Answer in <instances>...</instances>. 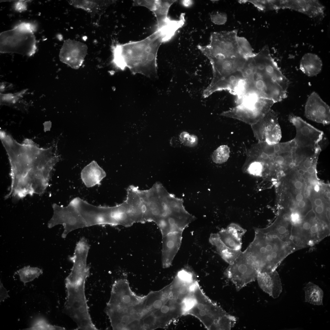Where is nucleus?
Listing matches in <instances>:
<instances>
[{
    "mask_svg": "<svg viewBox=\"0 0 330 330\" xmlns=\"http://www.w3.org/2000/svg\"><path fill=\"white\" fill-rule=\"evenodd\" d=\"M0 134L11 167V185L5 198L20 199L43 194L48 186L51 172L60 160L57 146L41 148L28 139L20 144L4 131L1 130Z\"/></svg>",
    "mask_w": 330,
    "mask_h": 330,
    "instance_id": "obj_1",
    "label": "nucleus"
},
{
    "mask_svg": "<svg viewBox=\"0 0 330 330\" xmlns=\"http://www.w3.org/2000/svg\"><path fill=\"white\" fill-rule=\"evenodd\" d=\"M242 72V98L253 96L275 103L287 97L289 81L272 57L267 45L247 58Z\"/></svg>",
    "mask_w": 330,
    "mask_h": 330,
    "instance_id": "obj_2",
    "label": "nucleus"
},
{
    "mask_svg": "<svg viewBox=\"0 0 330 330\" xmlns=\"http://www.w3.org/2000/svg\"><path fill=\"white\" fill-rule=\"evenodd\" d=\"M174 32L164 27L157 28L149 36L141 40L112 46V62L118 69L128 68L134 74H139L150 78L157 76V56L161 44L170 40Z\"/></svg>",
    "mask_w": 330,
    "mask_h": 330,
    "instance_id": "obj_3",
    "label": "nucleus"
},
{
    "mask_svg": "<svg viewBox=\"0 0 330 330\" xmlns=\"http://www.w3.org/2000/svg\"><path fill=\"white\" fill-rule=\"evenodd\" d=\"M253 241L246 249L251 255L258 272L275 270L289 255L298 250L293 244L256 230Z\"/></svg>",
    "mask_w": 330,
    "mask_h": 330,
    "instance_id": "obj_4",
    "label": "nucleus"
},
{
    "mask_svg": "<svg viewBox=\"0 0 330 330\" xmlns=\"http://www.w3.org/2000/svg\"><path fill=\"white\" fill-rule=\"evenodd\" d=\"M160 218L157 223L162 234L183 232L196 218L185 209L183 201L169 193L160 183L159 188Z\"/></svg>",
    "mask_w": 330,
    "mask_h": 330,
    "instance_id": "obj_5",
    "label": "nucleus"
},
{
    "mask_svg": "<svg viewBox=\"0 0 330 330\" xmlns=\"http://www.w3.org/2000/svg\"><path fill=\"white\" fill-rule=\"evenodd\" d=\"M36 29V26L33 24L23 22L11 30L1 33L0 53L33 55L37 49L34 34Z\"/></svg>",
    "mask_w": 330,
    "mask_h": 330,
    "instance_id": "obj_6",
    "label": "nucleus"
},
{
    "mask_svg": "<svg viewBox=\"0 0 330 330\" xmlns=\"http://www.w3.org/2000/svg\"><path fill=\"white\" fill-rule=\"evenodd\" d=\"M171 285L158 291H151L141 302L138 313L140 324L146 330L159 328L164 321L161 308L173 297Z\"/></svg>",
    "mask_w": 330,
    "mask_h": 330,
    "instance_id": "obj_7",
    "label": "nucleus"
},
{
    "mask_svg": "<svg viewBox=\"0 0 330 330\" xmlns=\"http://www.w3.org/2000/svg\"><path fill=\"white\" fill-rule=\"evenodd\" d=\"M237 30L212 33L209 43L206 46L198 45V49L207 57L217 56L230 57L242 56L238 43Z\"/></svg>",
    "mask_w": 330,
    "mask_h": 330,
    "instance_id": "obj_8",
    "label": "nucleus"
},
{
    "mask_svg": "<svg viewBox=\"0 0 330 330\" xmlns=\"http://www.w3.org/2000/svg\"><path fill=\"white\" fill-rule=\"evenodd\" d=\"M258 271L251 255L245 250L227 268L225 275L240 290L248 283L257 279Z\"/></svg>",
    "mask_w": 330,
    "mask_h": 330,
    "instance_id": "obj_9",
    "label": "nucleus"
},
{
    "mask_svg": "<svg viewBox=\"0 0 330 330\" xmlns=\"http://www.w3.org/2000/svg\"><path fill=\"white\" fill-rule=\"evenodd\" d=\"M144 297L138 295L132 291L127 279L117 280L112 285L105 312L107 315L134 306L140 302Z\"/></svg>",
    "mask_w": 330,
    "mask_h": 330,
    "instance_id": "obj_10",
    "label": "nucleus"
},
{
    "mask_svg": "<svg viewBox=\"0 0 330 330\" xmlns=\"http://www.w3.org/2000/svg\"><path fill=\"white\" fill-rule=\"evenodd\" d=\"M234 109L223 113L246 120L262 119L275 103L273 101L253 96H245L237 101Z\"/></svg>",
    "mask_w": 330,
    "mask_h": 330,
    "instance_id": "obj_11",
    "label": "nucleus"
},
{
    "mask_svg": "<svg viewBox=\"0 0 330 330\" xmlns=\"http://www.w3.org/2000/svg\"><path fill=\"white\" fill-rule=\"evenodd\" d=\"M288 120L295 128L296 134L293 139L296 146L315 148L320 145L324 135L323 131L293 114L290 115Z\"/></svg>",
    "mask_w": 330,
    "mask_h": 330,
    "instance_id": "obj_12",
    "label": "nucleus"
},
{
    "mask_svg": "<svg viewBox=\"0 0 330 330\" xmlns=\"http://www.w3.org/2000/svg\"><path fill=\"white\" fill-rule=\"evenodd\" d=\"M276 10L288 9L303 14L315 20L321 21L325 16V7L316 0H276Z\"/></svg>",
    "mask_w": 330,
    "mask_h": 330,
    "instance_id": "obj_13",
    "label": "nucleus"
},
{
    "mask_svg": "<svg viewBox=\"0 0 330 330\" xmlns=\"http://www.w3.org/2000/svg\"><path fill=\"white\" fill-rule=\"evenodd\" d=\"M87 47L84 43L68 39L64 41L59 53L61 61L74 68H79L87 54Z\"/></svg>",
    "mask_w": 330,
    "mask_h": 330,
    "instance_id": "obj_14",
    "label": "nucleus"
},
{
    "mask_svg": "<svg viewBox=\"0 0 330 330\" xmlns=\"http://www.w3.org/2000/svg\"><path fill=\"white\" fill-rule=\"evenodd\" d=\"M304 113L306 118L314 122L323 125L330 123V107L315 92L311 93L307 99Z\"/></svg>",
    "mask_w": 330,
    "mask_h": 330,
    "instance_id": "obj_15",
    "label": "nucleus"
},
{
    "mask_svg": "<svg viewBox=\"0 0 330 330\" xmlns=\"http://www.w3.org/2000/svg\"><path fill=\"white\" fill-rule=\"evenodd\" d=\"M260 120L262 138L270 145L279 143L281 138V131L278 123V113L270 109Z\"/></svg>",
    "mask_w": 330,
    "mask_h": 330,
    "instance_id": "obj_16",
    "label": "nucleus"
},
{
    "mask_svg": "<svg viewBox=\"0 0 330 330\" xmlns=\"http://www.w3.org/2000/svg\"><path fill=\"white\" fill-rule=\"evenodd\" d=\"M182 232H174L162 236V260L163 267L171 264L181 245Z\"/></svg>",
    "mask_w": 330,
    "mask_h": 330,
    "instance_id": "obj_17",
    "label": "nucleus"
},
{
    "mask_svg": "<svg viewBox=\"0 0 330 330\" xmlns=\"http://www.w3.org/2000/svg\"><path fill=\"white\" fill-rule=\"evenodd\" d=\"M256 279L260 288L273 298H278L282 292L281 282L276 270L269 273L258 272Z\"/></svg>",
    "mask_w": 330,
    "mask_h": 330,
    "instance_id": "obj_18",
    "label": "nucleus"
},
{
    "mask_svg": "<svg viewBox=\"0 0 330 330\" xmlns=\"http://www.w3.org/2000/svg\"><path fill=\"white\" fill-rule=\"evenodd\" d=\"M106 176V173L95 160L85 167L81 173V178L85 186L88 188L99 185Z\"/></svg>",
    "mask_w": 330,
    "mask_h": 330,
    "instance_id": "obj_19",
    "label": "nucleus"
},
{
    "mask_svg": "<svg viewBox=\"0 0 330 330\" xmlns=\"http://www.w3.org/2000/svg\"><path fill=\"white\" fill-rule=\"evenodd\" d=\"M322 65V61L317 55L308 53L302 57L300 62L299 68L305 75L312 77L321 72Z\"/></svg>",
    "mask_w": 330,
    "mask_h": 330,
    "instance_id": "obj_20",
    "label": "nucleus"
},
{
    "mask_svg": "<svg viewBox=\"0 0 330 330\" xmlns=\"http://www.w3.org/2000/svg\"><path fill=\"white\" fill-rule=\"evenodd\" d=\"M292 224H283L276 221L267 227L264 228H255L254 229L276 236L285 242L294 244L292 240Z\"/></svg>",
    "mask_w": 330,
    "mask_h": 330,
    "instance_id": "obj_21",
    "label": "nucleus"
},
{
    "mask_svg": "<svg viewBox=\"0 0 330 330\" xmlns=\"http://www.w3.org/2000/svg\"><path fill=\"white\" fill-rule=\"evenodd\" d=\"M209 240L222 258L229 264L233 262L241 252V250H233L227 247L221 240L218 233L211 234Z\"/></svg>",
    "mask_w": 330,
    "mask_h": 330,
    "instance_id": "obj_22",
    "label": "nucleus"
},
{
    "mask_svg": "<svg viewBox=\"0 0 330 330\" xmlns=\"http://www.w3.org/2000/svg\"><path fill=\"white\" fill-rule=\"evenodd\" d=\"M176 0H156V3L152 12L157 20V28L162 27L170 22L172 19L169 18L168 14L170 6Z\"/></svg>",
    "mask_w": 330,
    "mask_h": 330,
    "instance_id": "obj_23",
    "label": "nucleus"
},
{
    "mask_svg": "<svg viewBox=\"0 0 330 330\" xmlns=\"http://www.w3.org/2000/svg\"><path fill=\"white\" fill-rule=\"evenodd\" d=\"M304 290L306 302L315 305H323L324 292L318 286L309 282L305 286Z\"/></svg>",
    "mask_w": 330,
    "mask_h": 330,
    "instance_id": "obj_24",
    "label": "nucleus"
},
{
    "mask_svg": "<svg viewBox=\"0 0 330 330\" xmlns=\"http://www.w3.org/2000/svg\"><path fill=\"white\" fill-rule=\"evenodd\" d=\"M43 273L42 269L36 267L28 266L17 270L16 273L20 276L21 281L25 285L26 283L33 280L38 278Z\"/></svg>",
    "mask_w": 330,
    "mask_h": 330,
    "instance_id": "obj_25",
    "label": "nucleus"
},
{
    "mask_svg": "<svg viewBox=\"0 0 330 330\" xmlns=\"http://www.w3.org/2000/svg\"><path fill=\"white\" fill-rule=\"evenodd\" d=\"M218 234L222 242L233 250H241V241L238 239L226 229H222Z\"/></svg>",
    "mask_w": 330,
    "mask_h": 330,
    "instance_id": "obj_26",
    "label": "nucleus"
},
{
    "mask_svg": "<svg viewBox=\"0 0 330 330\" xmlns=\"http://www.w3.org/2000/svg\"><path fill=\"white\" fill-rule=\"evenodd\" d=\"M230 153L229 148L226 145L219 147L213 152L212 158L213 161L216 163H222L227 161Z\"/></svg>",
    "mask_w": 330,
    "mask_h": 330,
    "instance_id": "obj_27",
    "label": "nucleus"
},
{
    "mask_svg": "<svg viewBox=\"0 0 330 330\" xmlns=\"http://www.w3.org/2000/svg\"><path fill=\"white\" fill-rule=\"evenodd\" d=\"M25 330H64L62 327L52 325L48 323L46 320L42 317H39L35 319L32 324L31 327Z\"/></svg>",
    "mask_w": 330,
    "mask_h": 330,
    "instance_id": "obj_28",
    "label": "nucleus"
},
{
    "mask_svg": "<svg viewBox=\"0 0 330 330\" xmlns=\"http://www.w3.org/2000/svg\"><path fill=\"white\" fill-rule=\"evenodd\" d=\"M237 42L239 48L244 55L248 57L254 54L249 43L245 38L238 36Z\"/></svg>",
    "mask_w": 330,
    "mask_h": 330,
    "instance_id": "obj_29",
    "label": "nucleus"
},
{
    "mask_svg": "<svg viewBox=\"0 0 330 330\" xmlns=\"http://www.w3.org/2000/svg\"><path fill=\"white\" fill-rule=\"evenodd\" d=\"M180 141L185 145L189 147H193L196 145L198 142V138L194 135H190L188 132H183L180 135Z\"/></svg>",
    "mask_w": 330,
    "mask_h": 330,
    "instance_id": "obj_30",
    "label": "nucleus"
},
{
    "mask_svg": "<svg viewBox=\"0 0 330 330\" xmlns=\"http://www.w3.org/2000/svg\"><path fill=\"white\" fill-rule=\"evenodd\" d=\"M226 229L238 239L241 241L243 236L246 232V230L239 225L232 223L227 227Z\"/></svg>",
    "mask_w": 330,
    "mask_h": 330,
    "instance_id": "obj_31",
    "label": "nucleus"
},
{
    "mask_svg": "<svg viewBox=\"0 0 330 330\" xmlns=\"http://www.w3.org/2000/svg\"><path fill=\"white\" fill-rule=\"evenodd\" d=\"M72 3L73 5L78 7H79L84 9L85 10H87L90 11H92L94 9H96L99 7V3H97V2L94 1H72Z\"/></svg>",
    "mask_w": 330,
    "mask_h": 330,
    "instance_id": "obj_32",
    "label": "nucleus"
},
{
    "mask_svg": "<svg viewBox=\"0 0 330 330\" xmlns=\"http://www.w3.org/2000/svg\"><path fill=\"white\" fill-rule=\"evenodd\" d=\"M211 18L213 23L218 25L225 24L227 20V16L225 13L218 12L211 14Z\"/></svg>",
    "mask_w": 330,
    "mask_h": 330,
    "instance_id": "obj_33",
    "label": "nucleus"
},
{
    "mask_svg": "<svg viewBox=\"0 0 330 330\" xmlns=\"http://www.w3.org/2000/svg\"><path fill=\"white\" fill-rule=\"evenodd\" d=\"M156 0H134V6L145 7L152 11L155 6Z\"/></svg>",
    "mask_w": 330,
    "mask_h": 330,
    "instance_id": "obj_34",
    "label": "nucleus"
},
{
    "mask_svg": "<svg viewBox=\"0 0 330 330\" xmlns=\"http://www.w3.org/2000/svg\"><path fill=\"white\" fill-rule=\"evenodd\" d=\"M263 166L259 162H255L251 163L248 168V171L251 174L255 175L260 174L262 172Z\"/></svg>",
    "mask_w": 330,
    "mask_h": 330,
    "instance_id": "obj_35",
    "label": "nucleus"
},
{
    "mask_svg": "<svg viewBox=\"0 0 330 330\" xmlns=\"http://www.w3.org/2000/svg\"><path fill=\"white\" fill-rule=\"evenodd\" d=\"M14 7L16 10L20 12L25 10L27 9L26 3L22 1L16 2L15 4Z\"/></svg>",
    "mask_w": 330,
    "mask_h": 330,
    "instance_id": "obj_36",
    "label": "nucleus"
},
{
    "mask_svg": "<svg viewBox=\"0 0 330 330\" xmlns=\"http://www.w3.org/2000/svg\"><path fill=\"white\" fill-rule=\"evenodd\" d=\"M0 302L3 301L5 299L9 297L8 294V291L3 287L2 283L0 281Z\"/></svg>",
    "mask_w": 330,
    "mask_h": 330,
    "instance_id": "obj_37",
    "label": "nucleus"
},
{
    "mask_svg": "<svg viewBox=\"0 0 330 330\" xmlns=\"http://www.w3.org/2000/svg\"><path fill=\"white\" fill-rule=\"evenodd\" d=\"M314 164L310 166L308 168L306 169L307 172L310 174H314L315 172V168Z\"/></svg>",
    "mask_w": 330,
    "mask_h": 330,
    "instance_id": "obj_38",
    "label": "nucleus"
},
{
    "mask_svg": "<svg viewBox=\"0 0 330 330\" xmlns=\"http://www.w3.org/2000/svg\"><path fill=\"white\" fill-rule=\"evenodd\" d=\"M315 211L318 215H321L324 211V207L322 205L317 206L315 208Z\"/></svg>",
    "mask_w": 330,
    "mask_h": 330,
    "instance_id": "obj_39",
    "label": "nucleus"
},
{
    "mask_svg": "<svg viewBox=\"0 0 330 330\" xmlns=\"http://www.w3.org/2000/svg\"><path fill=\"white\" fill-rule=\"evenodd\" d=\"M193 2L190 0H183L181 1V4L184 6L189 7L191 5Z\"/></svg>",
    "mask_w": 330,
    "mask_h": 330,
    "instance_id": "obj_40",
    "label": "nucleus"
},
{
    "mask_svg": "<svg viewBox=\"0 0 330 330\" xmlns=\"http://www.w3.org/2000/svg\"><path fill=\"white\" fill-rule=\"evenodd\" d=\"M302 186V184L300 181L296 182L294 184L295 188L297 189H299L301 188Z\"/></svg>",
    "mask_w": 330,
    "mask_h": 330,
    "instance_id": "obj_41",
    "label": "nucleus"
},
{
    "mask_svg": "<svg viewBox=\"0 0 330 330\" xmlns=\"http://www.w3.org/2000/svg\"><path fill=\"white\" fill-rule=\"evenodd\" d=\"M314 204L316 206L321 205L322 203V200L319 198L316 199L314 202Z\"/></svg>",
    "mask_w": 330,
    "mask_h": 330,
    "instance_id": "obj_42",
    "label": "nucleus"
},
{
    "mask_svg": "<svg viewBox=\"0 0 330 330\" xmlns=\"http://www.w3.org/2000/svg\"><path fill=\"white\" fill-rule=\"evenodd\" d=\"M305 202L302 200L299 201L298 204V206L300 208H303L305 206Z\"/></svg>",
    "mask_w": 330,
    "mask_h": 330,
    "instance_id": "obj_43",
    "label": "nucleus"
},
{
    "mask_svg": "<svg viewBox=\"0 0 330 330\" xmlns=\"http://www.w3.org/2000/svg\"><path fill=\"white\" fill-rule=\"evenodd\" d=\"M303 199V196L301 194H298L296 196V199L297 201H299L302 200Z\"/></svg>",
    "mask_w": 330,
    "mask_h": 330,
    "instance_id": "obj_44",
    "label": "nucleus"
},
{
    "mask_svg": "<svg viewBox=\"0 0 330 330\" xmlns=\"http://www.w3.org/2000/svg\"><path fill=\"white\" fill-rule=\"evenodd\" d=\"M205 307L204 305L201 303H199L197 306V308L199 310H203Z\"/></svg>",
    "mask_w": 330,
    "mask_h": 330,
    "instance_id": "obj_45",
    "label": "nucleus"
},
{
    "mask_svg": "<svg viewBox=\"0 0 330 330\" xmlns=\"http://www.w3.org/2000/svg\"><path fill=\"white\" fill-rule=\"evenodd\" d=\"M314 189L316 192H318L319 190V187L318 185H316L314 187Z\"/></svg>",
    "mask_w": 330,
    "mask_h": 330,
    "instance_id": "obj_46",
    "label": "nucleus"
},
{
    "mask_svg": "<svg viewBox=\"0 0 330 330\" xmlns=\"http://www.w3.org/2000/svg\"><path fill=\"white\" fill-rule=\"evenodd\" d=\"M326 196H327V198H328V199H330V193H329V192H328V193H327V194H326Z\"/></svg>",
    "mask_w": 330,
    "mask_h": 330,
    "instance_id": "obj_47",
    "label": "nucleus"
}]
</instances>
